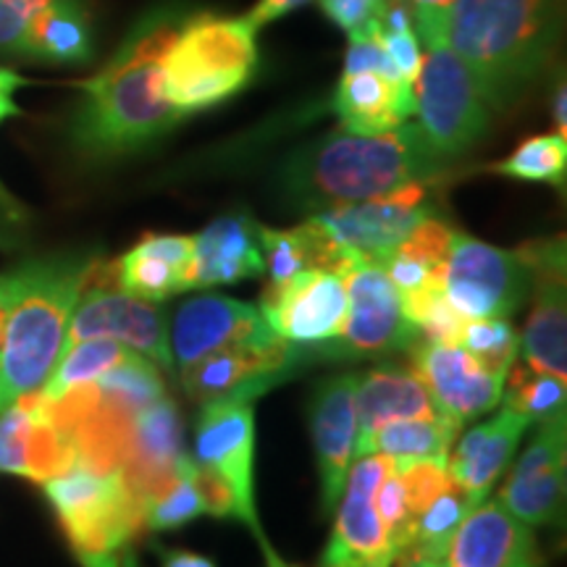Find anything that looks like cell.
I'll return each instance as SVG.
<instances>
[{
    "label": "cell",
    "instance_id": "6da1fadb",
    "mask_svg": "<svg viewBox=\"0 0 567 567\" xmlns=\"http://www.w3.org/2000/svg\"><path fill=\"white\" fill-rule=\"evenodd\" d=\"M187 19L189 11L179 3L142 13L111 61L80 84L82 101L69 124L76 153L90 161L124 158L155 145L182 122L163 97L161 69Z\"/></svg>",
    "mask_w": 567,
    "mask_h": 567
},
{
    "label": "cell",
    "instance_id": "7a4b0ae2",
    "mask_svg": "<svg viewBox=\"0 0 567 567\" xmlns=\"http://www.w3.org/2000/svg\"><path fill=\"white\" fill-rule=\"evenodd\" d=\"M446 163L421 124L405 122L381 134L337 130L289 155L281 166V193L295 208L318 213L431 184Z\"/></svg>",
    "mask_w": 567,
    "mask_h": 567
},
{
    "label": "cell",
    "instance_id": "3957f363",
    "mask_svg": "<svg viewBox=\"0 0 567 567\" xmlns=\"http://www.w3.org/2000/svg\"><path fill=\"white\" fill-rule=\"evenodd\" d=\"M559 0H455L446 42L492 111H509L555 55Z\"/></svg>",
    "mask_w": 567,
    "mask_h": 567
},
{
    "label": "cell",
    "instance_id": "277c9868",
    "mask_svg": "<svg viewBox=\"0 0 567 567\" xmlns=\"http://www.w3.org/2000/svg\"><path fill=\"white\" fill-rule=\"evenodd\" d=\"M92 260L90 255H55L6 271L9 318L0 350V410L51 379Z\"/></svg>",
    "mask_w": 567,
    "mask_h": 567
},
{
    "label": "cell",
    "instance_id": "5b68a950",
    "mask_svg": "<svg viewBox=\"0 0 567 567\" xmlns=\"http://www.w3.org/2000/svg\"><path fill=\"white\" fill-rule=\"evenodd\" d=\"M258 63V30L245 17L189 13L163 55V97L182 118L216 109L252 82Z\"/></svg>",
    "mask_w": 567,
    "mask_h": 567
},
{
    "label": "cell",
    "instance_id": "8992f818",
    "mask_svg": "<svg viewBox=\"0 0 567 567\" xmlns=\"http://www.w3.org/2000/svg\"><path fill=\"white\" fill-rule=\"evenodd\" d=\"M42 486L82 567L137 565L132 544L147 528V507L122 484L118 473L101 476L74 465Z\"/></svg>",
    "mask_w": 567,
    "mask_h": 567
},
{
    "label": "cell",
    "instance_id": "52a82bcc",
    "mask_svg": "<svg viewBox=\"0 0 567 567\" xmlns=\"http://www.w3.org/2000/svg\"><path fill=\"white\" fill-rule=\"evenodd\" d=\"M413 90L421 130L444 161L460 158L486 137L492 109L446 40L423 45Z\"/></svg>",
    "mask_w": 567,
    "mask_h": 567
},
{
    "label": "cell",
    "instance_id": "ba28073f",
    "mask_svg": "<svg viewBox=\"0 0 567 567\" xmlns=\"http://www.w3.org/2000/svg\"><path fill=\"white\" fill-rule=\"evenodd\" d=\"M442 289L463 318H509L526 302L530 271L520 250H502L455 231Z\"/></svg>",
    "mask_w": 567,
    "mask_h": 567
},
{
    "label": "cell",
    "instance_id": "9c48e42d",
    "mask_svg": "<svg viewBox=\"0 0 567 567\" xmlns=\"http://www.w3.org/2000/svg\"><path fill=\"white\" fill-rule=\"evenodd\" d=\"M431 184H410L389 195L334 205L310 216L318 229L329 234L342 250L358 255L365 264H381L396 250L423 218H429Z\"/></svg>",
    "mask_w": 567,
    "mask_h": 567
},
{
    "label": "cell",
    "instance_id": "30bf717a",
    "mask_svg": "<svg viewBox=\"0 0 567 567\" xmlns=\"http://www.w3.org/2000/svg\"><path fill=\"white\" fill-rule=\"evenodd\" d=\"M97 337L130 347L153 360L163 373L174 375L176 371L168 344V316L158 302L140 300L118 289H84L71 313L66 347Z\"/></svg>",
    "mask_w": 567,
    "mask_h": 567
},
{
    "label": "cell",
    "instance_id": "8fae6325",
    "mask_svg": "<svg viewBox=\"0 0 567 567\" xmlns=\"http://www.w3.org/2000/svg\"><path fill=\"white\" fill-rule=\"evenodd\" d=\"M347 308V279L331 271H302L289 281L268 284L260 297V313L274 337L302 347L342 337Z\"/></svg>",
    "mask_w": 567,
    "mask_h": 567
},
{
    "label": "cell",
    "instance_id": "7c38bea8",
    "mask_svg": "<svg viewBox=\"0 0 567 567\" xmlns=\"http://www.w3.org/2000/svg\"><path fill=\"white\" fill-rule=\"evenodd\" d=\"M520 255L530 271L534 308L520 337V350L526 365L536 371L567 375V255L565 239H534L523 245Z\"/></svg>",
    "mask_w": 567,
    "mask_h": 567
},
{
    "label": "cell",
    "instance_id": "4fadbf2b",
    "mask_svg": "<svg viewBox=\"0 0 567 567\" xmlns=\"http://www.w3.org/2000/svg\"><path fill=\"white\" fill-rule=\"evenodd\" d=\"M386 455L358 457L347 473L342 505L337 509L334 530L326 544L318 567H389L396 551L389 544L386 528L375 509V488H379L389 465Z\"/></svg>",
    "mask_w": 567,
    "mask_h": 567
},
{
    "label": "cell",
    "instance_id": "5bb4252c",
    "mask_svg": "<svg viewBox=\"0 0 567 567\" xmlns=\"http://www.w3.org/2000/svg\"><path fill=\"white\" fill-rule=\"evenodd\" d=\"M195 463L229 481L237 494L239 520L260 544L268 542L255 509V408L252 402L203 405L195 431Z\"/></svg>",
    "mask_w": 567,
    "mask_h": 567
},
{
    "label": "cell",
    "instance_id": "9a60e30c",
    "mask_svg": "<svg viewBox=\"0 0 567 567\" xmlns=\"http://www.w3.org/2000/svg\"><path fill=\"white\" fill-rule=\"evenodd\" d=\"M347 321L337 339L339 354L410 352L421 334L402 310V295L381 264H363L347 276Z\"/></svg>",
    "mask_w": 567,
    "mask_h": 567
},
{
    "label": "cell",
    "instance_id": "2e32d148",
    "mask_svg": "<svg viewBox=\"0 0 567 567\" xmlns=\"http://www.w3.org/2000/svg\"><path fill=\"white\" fill-rule=\"evenodd\" d=\"M565 413L544 417L496 499L526 526H549L565 505Z\"/></svg>",
    "mask_w": 567,
    "mask_h": 567
},
{
    "label": "cell",
    "instance_id": "e0dca14e",
    "mask_svg": "<svg viewBox=\"0 0 567 567\" xmlns=\"http://www.w3.org/2000/svg\"><path fill=\"white\" fill-rule=\"evenodd\" d=\"M413 371L434 396L436 408L457 423L488 413L505 394L507 375L488 371L460 344L421 339L410 350Z\"/></svg>",
    "mask_w": 567,
    "mask_h": 567
},
{
    "label": "cell",
    "instance_id": "ac0fdd59",
    "mask_svg": "<svg viewBox=\"0 0 567 567\" xmlns=\"http://www.w3.org/2000/svg\"><path fill=\"white\" fill-rule=\"evenodd\" d=\"M274 339L260 308L221 295H200L182 302L168 323V344L174 365L179 368L226 347L266 344Z\"/></svg>",
    "mask_w": 567,
    "mask_h": 567
},
{
    "label": "cell",
    "instance_id": "d6986e66",
    "mask_svg": "<svg viewBox=\"0 0 567 567\" xmlns=\"http://www.w3.org/2000/svg\"><path fill=\"white\" fill-rule=\"evenodd\" d=\"M354 384H358V373H339L321 381L310 394L308 421L318 478H321L323 515H331L339 505L354 457V436H358Z\"/></svg>",
    "mask_w": 567,
    "mask_h": 567
},
{
    "label": "cell",
    "instance_id": "ffe728a7",
    "mask_svg": "<svg viewBox=\"0 0 567 567\" xmlns=\"http://www.w3.org/2000/svg\"><path fill=\"white\" fill-rule=\"evenodd\" d=\"M442 563L446 567H538L530 526L499 499L481 502L452 536Z\"/></svg>",
    "mask_w": 567,
    "mask_h": 567
},
{
    "label": "cell",
    "instance_id": "44dd1931",
    "mask_svg": "<svg viewBox=\"0 0 567 567\" xmlns=\"http://www.w3.org/2000/svg\"><path fill=\"white\" fill-rule=\"evenodd\" d=\"M354 413H358L354 457H365L375 431L389 423L444 415L421 375L402 365H379L360 373L354 384Z\"/></svg>",
    "mask_w": 567,
    "mask_h": 567
},
{
    "label": "cell",
    "instance_id": "7402d4cb",
    "mask_svg": "<svg viewBox=\"0 0 567 567\" xmlns=\"http://www.w3.org/2000/svg\"><path fill=\"white\" fill-rule=\"evenodd\" d=\"M266 274L260 224L247 213H231L205 226L195 237L189 289L239 284Z\"/></svg>",
    "mask_w": 567,
    "mask_h": 567
},
{
    "label": "cell",
    "instance_id": "603a6c76",
    "mask_svg": "<svg viewBox=\"0 0 567 567\" xmlns=\"http://www.w3.org/2000/svg\"><path fill=\"white\" fill-rule=\"evenodd\" d=\"M195 237L184 234H145L130 252L116 260V287L140 300L163 302L189 289Z\"/></svg>",
    "mask_w": 567,
    "mask_h": 567
},
{
    "label": "cell",
    "instance_id": "cb8c5ba5",
    "mask_svg": "<svg viewBox=\"0 0 567 567\" xmlns=\"http://www.w3.org/2000/svg\"><path fill=\"white\" fill-rule=\"evenodd\" d=\"M530 425L526 415L502 408L492 421L476 425L455 444V452L446 455L450 476L460 488L484 502L494 481L513 463L517 444Z\"/></svg>",
    "mask_w": 567,
    "mask_h": 567
},
{
    "label": "cell",
    "instance_id": "d4e9b609",
    "mask_svg": "<svg viewBox=\"0 0 567 567\" xmlns=\"http://www.w3.org/2000/svg\"><path fill=\"white\" fill-rule=\"evenodd\" d=\"M334 111L342 130L381 134L415 116V90L375 71H344L334 92Z\"/></svg>",
    "mask_w": 567,
    "mask_h": 567
},
{
    "label": "cell",
    "instance_id": "484cf974",
    "mask_svg": "<svg viewBox=\"0 0 567 567\" xmlns=\"http://www.w3.org/2000/svg\"><path fill=\"white\" fill-rule=\"evenodd\" d=\"M24 55L80 66L95 55V38L82 0H55L30 21Z\"/></svg>",
    "mask_w": 567,
    "mask_h": 567
},
{
    "label": "cell",
    "instance_id": "4316f807",
    "mask_svg": "<svg viewBox=\"0 0 567 567\" xmlns=\"http://www.w3.org/2000/svg\"><path fill=\"white\" fill-rule=\"evenodd\" d=\"M134 439V413L105 400L71 434L76 450V465L101 476H113L126 463Z\"/></svg>",
    "mask_w": 567,
    "mask_h": 567
},
{
    "label": "cell",
    "instance_id": "83f0119b",
    "mask_svg": "<svg viewBox=\"0 0 567 567\" xmlns=\"http://www.w3.org/2000/svg\"><path fill=\"white\" fill-rule=\"evenodd\" d=\"M460 423L450 415L417 417V421H396L375 431L368 455L379 452L392 460L446 457L455 446Z\"/></svg>",
    "mask_w": 567,
    "mask_h": 567
},
{
    "label": "cell",
    "instance_id": "f1b7e54d",
    "mask_svg": "<svg viewBox=\"0 0 567 567\" xmlns=\"http://www.w3.org/2000/svg\"><path fill=\"white\" fill-rule=\"evenodd\" d=\"M481 505L473 494L452 484L444 494H439L421 515L415 517L413 542L405 555L415 559H444V551L450 547L452 536L465 520L467 513H473Z\"/></svg>",
    "mask_w": 567,
    "mask_h": 567
},
{
    "label": "cell",
    "instance_id": "f546056e",
    "mask_svg": "<svg viewBox=\"0 0 567 567\" xmlns=\"http://www.w3.org/2000/svg\"><path fill=\"white\" fill-rule=\"evenodd\" d=\"M130 347L113 342V339H82V342L63 347L59 363H55L51 379L40 389L45 396H55L71 386L95 384L101 375L116 368L130 354Z\"/></svg>",
    "mask_w": 567,
    "mask_h": 567
},
{
    "label": "cell",
    "instance_id": "4dcf8cb0",
    "mask_svg": "<svg viewBox=\"0 0 567 567\" xmlns=\"http://www.w3.org/2000/svg\"><path fill=\"white\" fill-rule=\"evenodd\" d=\"M496 174L523 182H544L563 187L567 176V137L565 134H538L509 153L494 166Z\"/></svg>",
    "mask_w": 567,
    "mask_h": 567
},
{
    "label": "cell",
    "instance_id": "1f68e13d",
    "mask_svg": "<svg viewBox=\"0 0 567 567\" xmlns=\"http://www.w3.org/2000/svg\"><path fill=\"white\" fill-rule=\"evenodd\" d=\"M97 386H101L105 400L132 410L134 415L166 394V381H163L161 368L137 352H130L122 363L101 375Z\"/></svg>",
    "mask_w": 567,
    "mask_h": 567
},
{
    "label": "cell",
    "instance_id": "d6a6232c",
    "mask_svg": "<svg viewBox=\"0 0 567 567\" xmlns=\"http://www.w3.org/2000/svg\"><path fill=\"white\" fill-rule=\"evenodd\" d=\"M567 386L557 375L542 373L530 365H515L513 379L505 396V408L526 415L528 421H544L557 413H565Z\"/></svg>",
    "mask_w": 567,
    "mask_h": 567
},
{
    "label": "cell",
    "instance_id": "836d02e7",
    "mask_svg": "<svg viewBox=\"0 0 567 567\" xmlns=\"http://www.w3.org/2000/svg\"><path fill=\"white\" fill-rule=\"evenodd\" d=\"M457 344L502 375L509 373L520 352V337L507 318H467Z\"/></svg>",
    "mask_w": 567,
    "mask_h": 567
},
{
    "label": "cell",
    "instance_id": "e575fe53",
    "mask_svg": "<svg viewBox=\"0 0 567 567\" xmlns=\"http://www.w3.org/2000/svg\"><path fill=\"white\" fill-rule=\"evenodd\" d=\"M402 310H405L408 321L417 329V334L431 339V342L457 344L460 331H463L467 321L446 300L442 281L429 284V287L417 289V292L402 295Z\"/></svg>",
    "mask_w": 567,
    "mask_h": 567
},
{
    "label": "cell",
    "instance_id": "d590c367",
    "mask_svg": "<svg viewBox=\"0 0 567 567\" xmlns=\"http://www.w3.org/2000/svg\"><path fill=\"white\" fill-rule=\"evenodd\" d=\"M396 476L405 488V499L413 517L423 513L439 494H444L455 481L450 476L446 457H423V460H394Z\"/></svg>",
    "mask_w": 567,
    "mask_h": 567
},
{
    "label": "cell",
    "instance_id": "8d00e7d4",
    "mask_svg": "<svg viewBox=\"0 0 567 567\" xmlns=\"http://www.w3.org/2000/svg\"><path fill=\"white\" fill-rule=\"evenodd\" d=\"M193 471H195V460H189V465L184 467V473L176 478V484L168 488L166 494H161L151 507H147V528L174 530L205 515L203 499L200 494H197L195 481H193Z\"/></svg>",
    "mask_w": 567,
    "mask_h": 567
},
{
    "label": "cell",
    "instance_id": "74e56055",
    "mask_svg": "<svg viewBox=\"0 0 567 567\" xmlns=\"http://www.w3.org/2000/svg\"><path fill=\"white\" fill-rule=\"evenodd\" d=\"M375 509H379L392 549L396 555H405L410 549V542H413L415 517L408 507L405 488H402V481L396 476L394 460H389L384 478H381L379 488H375Z\"/></svg>",
    "mask_w": 567,
    "mask_h": 567
},
{
    "label": "cell",
    "instance_id": "f35d334b",
    "mask_svg": "<svg viewBox=\"0 0 567 567\" xmlns=\"http://www.w3.org/2000/svg\"><path fill=\"white\" fill-rule=\"evenodd\" d=\"M55 0H0V53L24 55L30 21Z\"/></svg>",
    "mask_w": 567,
    "mask_h": 567
},
{
    "label": "cell",
    "instance_id": "ab89813d",
    "mask_svg": "<svg viewBox=\"0 0 567 567\" xmlns=\"http://www.w3.org/2000/svg\"><path fill=\"white\" fill-rule=\"evenodd\" d=\"M344 71H375V74H384L389 80L402 82L392 59H389L384 42H381L379 30L352 34L350 48H347L344 55Z\"/></svg>",
    "mask_w": 567,
    "mask_h": 567
},
{
    "label": "cell",
    "instance_id": "60d3db41",
    "mask_svg": "<svg viewBox=\"0 0 567 567\" xmlns=\"http://www.w3.org/2000/svg\"><path fill=\"white\" fill-rule=\"evenodd\" d=\"M193 481H195L197 494H200V499H203L205 513L213 517H234V520H239L237 494H234L229 481H226L221 473H216L208 465L195 463Z\"/></svg>",
    "mask_w": 567,
    "mask_h": 567
},
{
    "label": "cell",
    "instance_id": "b9f144b4",
    "mask_svg": "<svg viewBox=\"0 0 567 567\" xmlns=\"http://www.w3.org/2000/svg\"><path fill=\"white\" fill-rule=\"evenodd\" d=\"M318 6L339 30L347 32V38H352L375 30L381 0H318Z\"/></svg>",
    "mask_w": 567,
    "mask_h": 567
},
{
    "label": "cell",
    "instance_id": "7bdbcfd3",
    "mask_svg": "<svg viewBox=\"0 0 567 567\" xmlns=\"http://www.w3.org/2000/svg\"><path fill=\"white\" fill-rule=\"evenodd\" d=\"M381 42H384L389 59H392L396 74L402 82L415 84L417 69H421V40H417L415 27H402V30H389L379 32Z\"/></svg>",
    "mask_w": 567,
    "mask_h": 567
},
{
    "label": "cell",
    "instance_id": "ee69618b",
    "mask_svg": "<svg viewBox=\"0 0 567 567\" xmlns=\"http://www.w3.org/2000/svg\"><path fill=\"white\" fill-rule=\"evenodd\" d=\"M415 13V34L423 45L446 40V27H450V13L455 0H410Z\"/></svg>",
    "mask_w": 567,
    "mask_h": 567
},
{
    "label": "cell",
    "instance_id": "f6af8a7d",
    "mask_svg": "<svg viewBox=\"0 0 567 567\" xmlns=\"http://www.w3.org/2000/svg\"><path fill=\"white\" fill-rule=\"evenodd\" d=\"M308 3L310 0H258V6L245 19L250 21L255 30H260V27L271 24V21L287 17V13L302 9Z\"/></svg>",
    "mask_w": 567,
    "mask_h": 567
},
{
    "label": "cell",
    "instance_id": "bcb514c9",
    "mask_svg": "<svg viewBox=\"0 0 567 567\" xmlns=\"http://www.w3.org/2000/svg\"><path fill=\"white\" fill-rule=\"evenodd\" d=\"M24 84L30 82H27L24 76H19L17 71L0 69V122L19 116V105L13 101V95H17V90L24 87Z\"/></svg>",
    "mask_w": 567,
    "mask_h": 567
},
{
    "label": "cell",
    "instance_id": "7dc6e473",
    "mask_svg": "<svg viewBox=\"0 0 567 567\" xmlns=\"http://www.w3.org/2000/svg\"><path fill=\"white\" fill-rule=\"evenodd\" d=\"M161 567H216L210 557L197 555V551L187 549H166L163 551Z\"/></svg>",
    "mask_w": 567,
    "mask_h": 567
},
{
    "label": "cell",
    "instance_id": "c3c4849f",
    "mask_svg": "<svg viewBox=\"0 0 567 567\" xmlns=\"http://www.w3.org/2000/svg\"><path fill=\"white\" fill-rule=\"evenodd\" d=\"M551 118H555V132L567 137V87L565 80L557 82L555 95H551Z\"/></svg>",
    "mask_w": 567,
    "mask_h": 567
},
{
    "label": "cell",
    "instance_id": "681fc988",
    "mask_svg": "<svg viewBox=\"0 0 567 567\" xmlns=\"http://www.w3.org/2000/svg\"><path fill=\"white\" fill-rule=\"evenodd\" d=\"M21 218H24V213L6 208V205L0 203V247H3V250L13 247V224H19Z\"/></svg>",
    "mask_w": 567,
    "mask_h": 567
},
{
    "label": "cell",
    "instance_id": "f907efd6",
    "mask_svg": "<svg viewBox=\"0 0 567 567\" xmlns=\"http://www.w3.org/2000/svg\"><path fill=\"white\" fill-rule=\"evenodd\" d=\"M6 318H9V279H6V274H0V350H3Z\"/></svg>",
    "mask_w": 567,
    "mask_h": 567
},
{
    "label": "cell",
    "instance_id": "816d5d0a",
    "mask_svg": "<svg viewBox=\"0 0 567 567\" xmlns=\"http://www.w3.org/2000/svg\"><path fill=\"white\" fill-rule=\"evenodd\" d=\"M0 203H3V205H6V208H11V210H17V213H24V210H21V208H19V203H17V200H13V197L9 195V189H6V187H3V182H0Z\"/></svg>",
    "mask_w": 567,
    "mask_h": 567
},
{
    "label": "cell",
    "instance_id": "f5cc1de1",
    "mask_svg": "<svg viewBox=\"0 0 567 567\" xmlns=\"http://www.w3.org/2000/svg\"><path fill=\"white\" fill-rule=\"evenodd\" d=\"M389 567H415V559L410 555H396Z\"/></svg>",
    "mask_w": 567,
    "mask_h": 567
},
{
    "label": "cell",
    "instance_id": "db71d44e",
    "mask_svg": "<svg viewBox=\"0 0 567 567\" xmlns=\"http://www.w3.org/2000/svg\"><path fill=\"white\" fill-rule=\"evenodd\" d=\"M415 567H446L442 559H417Z\"/></svg>",
    "mask_w": 567,
    "mask_h": 567
},
{
    "label": "cell",
    "instance_id": "11a10c76",
    "mask_svg": "<svg viewBox=\"0 0 567 567\" xmlns=\"http://www.w3.org/2000/svg\"><path fill=\"white\" fill-rule=\"evenodd\" d=\"M134 567H137V565H134Z\"/></svg>",
    "mask_w": 567,
    "mask_h": 567
}]
</instances>
